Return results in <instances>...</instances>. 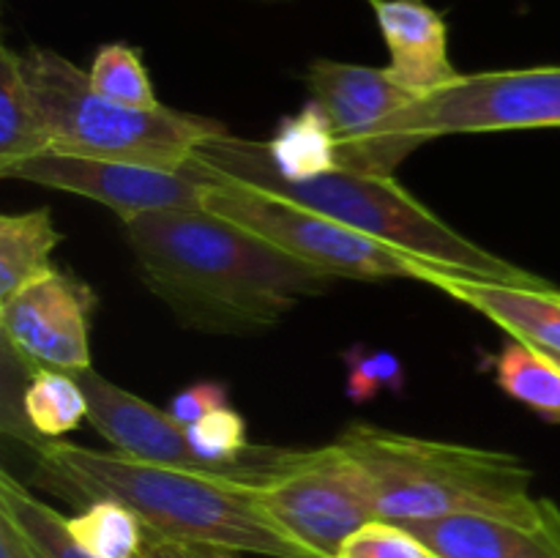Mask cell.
I'll use <instances>...</instances> for the list:
<instances>
[{
	"mask_svg": "<svg viewBox=\"0 0 560 558\" xmlns=\"http://www.w3.org/2000/svg\"><path fill=\"white\" fill-rule=\"evenodd\" d=\"M124 235L148 290L200 332L277 326L301 299L326 293L334 279L202 208L126 219Z\"/></svg>",
	"mask_w": 560,
	"mask_h": 558,
	"instance_id": "cell-1",
	"label": "cell"
},
{
	"mask_svg": "<svg viewBox=\"0 0 560 558\" xmlns=\"http://www.w3.org/2000/svg\"><path fill=\"white\" fill-rule=\"evenodd\" d=\"M33 485L74 507L118 501L145 523L148 534L189 545L224 547L268 558H317L284 534L241 474L186 470L120 452L69 443H33Z\"/></svg>",
	"mask_w": 560,
	"mask_h": 558,
	"instance_id": "cell-2",
	"label": "cell"
},
{
	"mask_svg": "<svg viewBox=\"0 0 560 558\" xmlns=\"http://www.w3.org/2000/svg\"><path fill=\"white\" fill-rule=\"evenodd\" d=\"M195 162L217 170L228 178L266 189L282 200L312 208L350 230L383 241L388 246L438 263L470 277L503 279V282H534L536 274L492 255L463 233L443 222L432 208L416 200L394 175L359 173L337 167L317 178L284 181L268 162L266 142L238 140L233 135L217 137L195 151Z\"/></svg>",
	"mask_w": 560,
	"mask_h": 558,
	"instance_id": "cell-3",
	"label": "cell"
},
{
	"mask_svg": "<svg viewBox=\"0 0 560 558\" xmlns=\"http://www.w3.org/2000/svg\"><path fill=\"white\" fill-rule=\"evenodd\" d=\"M364 468L377 520L410 525L446 518H534L528 465L509 452L432 441L372 425L337 438Z\"/></svg>",
	"mask_w": 560,
	"mask_h": 558,
	"instance_id": "cell-4",
	"label": "cell"
},
{
	"mask_svg": "<svg viewBox=\"0 0 560 558\" xmlns=\"http://www.w3.org/2000/svg\"><path fill=\"white\" fill-rule=\"evenodd\" d=\"M49 151L184 170L195 151L230 135L224 124L173 107H129L93 91L91 77L52 49L22 53Z\"/></svg>",
	"mask_w": 560,
	"mask_h": 558,
	"instance_id": "cell-5",
	"label": "cell"
},
{
	"mask_svg": "<svg viewBox=\"0 0 560 558\" xmlns=\"http://www.w3.org/2000/svg\"><path fill=\"white\" fill-rule=\"evenodd\" d=\"M191 167L202 175V211L238 224L246 233L277 246L284 255L317 268L334 279H416L419 257L388 246L383 241L350 230L312 208L282 200L266 189L228 178L217 170L202 167L191 159Z\"/></svg>",
	"mask_w": 560,
	"mask_h": 558,
	"instance_id": "cell-6",
	"label": "cell"
},
{
	"mask_svg": "<svg viewBox=\"0 0 560 558\" xmlns=\"http://www.w3.org/2000/svg\"><path fill=\"white\" fill-rule=\"evenodd\" d=\"M255 490L273 523L317 558H337L355 531L377 520L364 468L339 441L282 449Z\"/></svg>",
	"mask_w": 560,
	"mask_h": 558,
	"instance_id": "cell-7",
	"label": "cell"
},
{
	"mask_svg": "<svg viewBox=\"0 0 560 558\" xmlns=\"http://www.w3.org/2000/svg\"><path fill=\"white\" fill-rule=\"evenodd\" d=\"M306 88L337 131L339 167L394 175L424 146L405 129V115L419 93L394 80L388 69L317 58L306 71Z\"/></svg>",
	"mask_w": 560,
	"mask_h": 558,
	"instance_id": "cell-8",
	"label": "cell"
},
{
	"mask_svg": "<svg viewBox=\"0 0 560 558\" xmlns=\"http://www.w3.org/2000/svg\"><path fill=\"white\" fill-rule=\"evenodd\" d=\"M405 129L421 142L446 135L560 129V66L459 74L416 98Z\"/></svg>",
	"mask_w": 560,
	"mask_h": 558,
	"instance_id": "cell-9",
	"label": "cell"
},
{
	"mask_svg": "<svg viewBox=\"0 0 560 558\" xmlns=\"http://www.w3.org/2000/svg\"><path fill=\"white\" fill-rule=\"evenodd\" d=\"M3 178L27 181L49 189L91 197L126 219L162 211H200L202 175L191 167L164 170L151 164L113 162L80 153L44 151L0 170Z\"/></svg>",
	"mask_w": 560,
	"mask_h": 558,
	"instance_id": "cell-10",
	"label": "cell"
},
{
	"mask_svg": "<svg viewBox=\"0 0 560 558\" xmlns=\"http://www.w3.org/2000/svg\"><path fill=\"white\" fill-rule=\"evenodd\" d=\"M91 306V288L49 268L11 299L0 301L3 342L31 367L80 375L93 370Z\"/></svg>",
	"mask_w": 560,
	"mask_h": 558,
	"instance_id": "cell-11",
	"label": "cell"
},
{
	"mask_svg": "<svg viewBox=\"0 0 560 558\" xmlns=\"http://www.w3.org/2000/svg\"><path fill=\"white\" fill-rule=\"evenodd\" d=\"M74 377L88 397V421L96 427L104 441H109L115 452L145 460V463L173 465V468L217 470L197 457L186 438V427L178 425L170 410L135 397L93 370ZM217 474H228V470H217Z\"/></svg>",
	"mask_w": 560,
	"mask_h": 558,
	"instance_id": "cell-12",
	"label": "cell"
},
{
	"mask_svg": "<svg viewBox=\"0 0 560 558\" xmlns=\"http://www.w3.org/2000/svg\"><path fill=\"white\" fill-rule=\"evenodd\" d=\"M416 282L443 290L459 304L490 317L514 339L528 342L547 353H560V290L547 279L534 282H503V279L470 277L438 263L421 260L416 266Z\"/></svg>",
	"mask_w": 560,
	"mask_h": 558,
	"instance_id": "cell-13",
	"label": "cell"
},
{
	"mask_svg": "<svg viewBox=\"0 0 560 558\" xmlns=\"http://www.w3.org/2000/svg\"><path fill=\"white\" fill-rule=\"evenodd\" d=\"M405 528L438 558H560V507L550 498L534 518H446Z\"/></svg>",
	"mask_w": 560,
	"mask_h": 558,
	"instance_id": "cell-14",
	"label": "cell"
},
{
	"mask_svg": "<svg viewBox=\"0 0 560 558\" xmlns=\"http://www.w3.org/2000/svg\"><path fill=\"white\" fill-rule=\"evenodd\" d=\"M388 49L394 80L419 96L459 77L448 58V27L441 11L424 0H370Z\"/></svg>",
	"mask_w": 560,
	"mask_h": 558,
	"instance_id": "cell-15",
	"label": "cell"
},
{
	"mask_svg": "<svg viewBox=\"0 0 560 558\" xmlns=\"http://www.w3.org/2000/svg\"><path fill=\"white\" fill-rule=\"evenodd\" d=\"M268 162L284 181L317 178L339 167V142L326 109L310 98L290 118L279 120L277 131L266 142Z\"/></svg>",
	"mask_w": 560,
	"mask_h": 558,
	"instance_id": "cell-16",
	"label": "cell"
},
{
	"mask_svg": "<svg viewBox=\"0 0 560 558\" xmlns=\"http://www.w3.org/2000/svg\"><path fill=\"white\" fill-rule=\"evenodd\" d=\"M36 96L25 77L22 53L0 49V170L49 151Z\"/></svg>",
	"mask_w": 560,
	"mask_h": 558,
	"instance_id": "cell-17",
	"label": "cell"
},
{
	"mask_svg": "<svg viewBox=\"0 0 560 558\" xmlns=\"http://www.w3.org/2000/svg\"><path fill=\"white\" fill-rule=\"evenodd\" d=\"M60 239L47 208L0 217V301L52 268L49 257Z\"/></svg>",
	"mask_w": 560,
	"mask_h": 558,
	"instance_id": "cell-18",
	"label": "cell"
},
{
	"mask_svg": "<svg viewBox=\"0 0 560 558\" xmlns=\"http://www.w3.org/2000/svg\"><path fill=\"white\" fill-rule=\"evenodd\" d=\"M22 414L38 438L58 441L88 419V397L69 372L36 367L22 392Z\"/></svg>",
	"mask_w": 560,
	"mask_h": 558,
	"instance_id": "cell-19",
	"label": "cell"
},
{
	"mask_svg": "<svg viewBox=\"0 0 560 558\" xmlns=\"http://www.w3.org/2000/svg\"><path fill=\"white\" fill-rule=\"evenodd\" d=\"M495 381L509 397L545 419L560 421V367L545 350L520 339L506 345L495 359Z\"/></svg>",
	"mask_w": 560,
	"mask_h": 558,
	"instance_id": "cell-20",
	"label": "cell"
},
{
	"mask_svg": "<svg viewBox=\"0 0 560 558\" xmlns=\"http://www.w3.org/2000/svg\"><path fill=\"white\" fill-rule=\"evenodd\" d=\"M0 514H5L22 531L38 558H93L77 545L63 514L31 496L27 487H22V481H16L9 470L0 474Z\"/></svg>",
	"mask_w": 560,
	"mask_h": 558,
	"instance_id": "cell-21",
	"label": "cell"
},
{
	"mask_svg": "<svg viewBox=\"0 0 560 558\" xmlns=\"http://www.w3.org/2000/svg\"><path fill=\"white\" fill-rule=\"evenodd\" d=\"M71 536L93 558H142L148 528L129 507L118 501H93L80 514L66 518Z\"/></svg>",
	"mask_w": 560,
	"mask_h": 558,
	"instance_id": "cell-22",
	"label": "cell"
},
{
	"mask_svg": "<svg viewBox=\"0 0 560 558\" xmlns=\"http://www.w3.org/2000/svg\"><path fill=\"white\" fill-rule=\"evenodd\" d=\"M91 85L102 96L113 98L118 104H129V107H159L156 91L148 77L145 63H142L140 49L129 47L124 42H113L98 47L96 58H93L91 71Z\"/></svg>",
	"mask_w": 560,
	"mask_h": 558,
	"instance_id": "cell-23",
	"label": "cell"
},
{
	"mask_svg": "<svg viewBox=\"0 0 560 558\" xmlns=\"http://www.w3.org/2000/svg\"><path fill=\"white\" fill-rule=\"evenodd\" d=\"M337 558H435V553L405 525L372 520L345 542Z\"/></svg>",
	"mask_w": 560,
	"mask_h": 558,
	"instance_id": "cell-24",
	"label": "cell"
},
{
	"mask_svg": "<svg viewBox=\"0 0 560 558\" xmlns=\"http://www.w3.org/2000/svg\"><path fill=\"white\" fill-rule=\"evenodd\" d=\"M345 359H348V394L355 403H366L381 392L402 388L405 370L394 353L355 348Z\"/></svg>",
	"mask_w": 560,
	"mask_h": 558,
	"instance_id": "cell-25",
	"label": "cell"
},
{
	"mask_svg": "<svg viewBox=\"0 0 560 558\" xmlns=\"http://www.w3.org/2000/svg\"><path fill=\"white\" fill-rule=\"evenodd\" d=\"M228 405V388L217 381H197L191 386H186L184 392L175 394L170 399L167 410L178 425L189 427L195 421H200L202 416H208L211 410L224 408Z\"/></svg>",
	"mask_w": 560,
	"mask_h": 558,
	"instance_id": "cell-26",
	"label": "cell"
},
{
	"mask_svg": "<svg viewBox=\"0 0 560 558\" xmlns=\"http://www.w3.org/2000/svg\"><path fill=\"white\" fill-rule=\"evenodd\" d=\"M142 558H241V553L211 545H189V542L162 539V536L148 534V545Z\"/></svg>",
	"mask_w": 560,
	"mask_h": 558,
	"instance_id": "cell-27",
	"label": "cell"
},
{
	"mask_svg": "<svg viewBox=\"0 0 560 558\" xmlns=\"http://www.w3.org/2000/svg\"><path fill=\"white\" fill-rule=\"evenodd\" d=\"M0 558H38L31 542L22 536V531L5 514H0Z\"/></svg>",
	"mask_w": 560,
	"mask_h": 558,
	"instance_id": "cell-28",
	"label": "cell"
},
{
	"mask_svg": "<svg viewBox=\"0 0 560 558\" xmlns=\"http://www.w3.org/2000/svg\"><path fill=\"white\" fill-rule=\"evenodd\" d=\"M545 353H547V350H545ZM547 356H550V359H552V361H556V364L560 367V353H547Z\"/></svg>",
	"mask_w": 560,
	"mask_h": 558,
	"instance_id": "cell-29",
	"label": "cell"
},
{
	"mask_svg": "<svg viewBox=\"0 0 560 558\" xmlns=\"http://www.w3.org/2000/svg\"><path fill=\"white\" fill-rule=\"evenodd\" d=\"M435 558H438V556H435Z\"/></svg>",
	"mask_w": 560,
	"mask_h": 558,
	"instance_id": "cell-30",
	"label": "cell"
}]
</instances>
